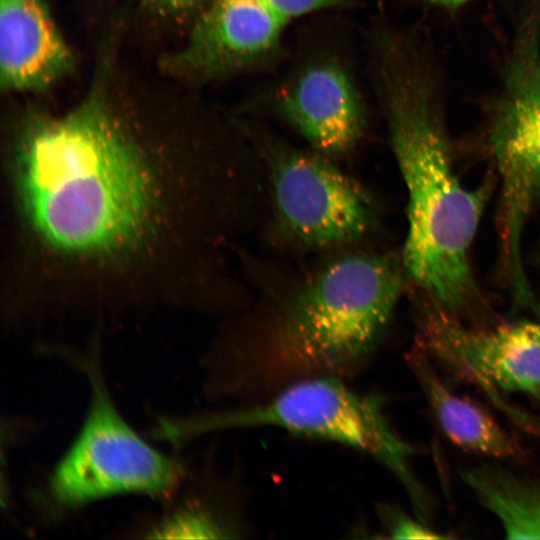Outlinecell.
<instances>
[{
	"instance_id": "6da1fadb",
	"label": "cell",
	"mask_w": 540,
	"mask_h": 540,
	"mask_svg": "<svg viewBox=\"0 0 540 540\" xmlns=\"http://www.w3.org/2000/svg\"><path fill=\"white\" fill-rule=\"evenodd\" d=\"M112 72L104 55L78 103L27 108L14 124L6 180L15 249L54 293L178 300L201 244L200 165L184 141L124 106Z\"/></svg>"
},
{
	"instance_id": "7a4b0ae2",
	"label": "cell",
	"mask_w": 540,
	"mask_h": 540,
	"mask_svg": "<svg viewBox=\"0 0 540 540\" xmlns=\"http://www.w3.org/2000/svg\"><path fill=\"white\" fill-rule=\"evenodd\" d=\"M377 84L408 196L403 263L432 303L457 315L478 296L469 252L492 191L466 188L454 170L438 71L407 36L382 37Z\"/></svg>"
},
{
	"instance_id": "3957f363",
	"label": "cell",
	"mask_w": 540,
	"mask_h": 540,
	"mask_svg": "<svg viewBox=\"0 0 540 540\" xmlns=\"http://www.w3.org/2000/svg\"><path fill=\"white\" fill-rule=\"evenodd\" d=\"M401 290L399 269L383 257L351 255L330 263L263 340L218 357L223 388L267 397L302 378L351 376L378 346Z\"/></svg>"
},
{
	"instance_id": "277c9868",
	"label": "cell",
	"mask_w": 540,
	"mask_h": 540,
	"mask_svg": "<svg viewBox=\"0 0 540 540\" xmlns=\"http://www.w3.org/2000/svg\"><path fill=\"white\" fill-rule=\"evenodd\" d=\"M382 404L378 397L353 391L342 378L313 376L290 382L254 404L188 420L185 433L272 427L348 446L384 466L416 513L424 515L429 500L411 465L416 449L392 428Z\"/></svg>"
},
{
	"instance_id": "5b68a950",
	"label": "cell",
	"mask_w": 540,
	"mask_h": 540,
	"mask_svg": "<svg viewBox=\"0 0 540 540\" xmlns=\"http://www.w3.org/2000/svg\"><path fill=\"white\" fill-rule=\"evenodd\" d=\"M90 401L81 428L48 479V495L74 509L125 494L164 497L179 484V464L149 445L127 423L92 361H84Z\"/></svg>"
},
{
	"instance_id": "8992f818",
	"label": "cell",
	"mask_w": 540,
	"mask_h": 540,
	"mask_svg": "<svg viewBox=\"0 0 540 540\" xmlns=\"http://www.w3.org/2000/svg\"><path fill=\"white\" fill-rule=\"evenodd\" d=\"M418 339L433 360L487 393H520L540 403V317L478 328L432 303Z\"/></svg>"
},
{
	"instance_id": "52a82bcc",
	"label": "cell",
	"mask_w": 540,
	"mask_h": 540,
	"mask_svg": "<svg viewBox=\"0 0 540 540\" xmlns=\"http://www.w3.org/2000/svg\"><path fill=\"white\" fill-rule=\"evenodd\" d=\"M269 162L279 219L296 239L329 247L368 232L375 214L371 200L328 162L287 148L276 150Z\"/></svg>"
},
{
	"instance_id": "ba28073f",
	"label": "cell",
	"mask_w": 540,
	"mask_h": 540,
	"mask_svg": "<svg viewBox=\"0 0 540 540\" xmlns=\"http://www.w3.org/2000/svg\"><path fill=\"white\" fill-rule=\"evenodd\" d=\"M288 25L265 0H210L183 46L162 60V67L195 81L239 73L269 58Z\"/></svg>"
},
{
	"instance_id": "9c48e42d",
	"label": "cell",
	"mask_w": 540,
	"mask_h": 540,
	"mask_svg": "<svg viewBox=\"0 0 540 540\" xmlns=\"http://www.w3.org/2000/svg\"><path fill=\"white\" fill-rule=\"evenodd\" d=\"M276 106L313 148L327 155L349 151L365 125L363 101L352 74L333 57L300 67L279 89Z\"/></svg>"
},
{
	"instance_id": "30bf717a",
	"label": "cell",
	"mask_w": 540,
	"mask_h": 540,
	"mask_svg": "<svg viewBox=\"0 0 540 540\" xmlns=\"http://www.w3.org/2000/svg\"><path fill=\"white\" fill-rule=\"evenodd\" d=\"M75 54L45 0H0V86L40 93L72 73Z\"/></svg>"
},
{
	"instance_id": "8fae6325",
	"label": "cell",
	"mask_w": 540,
	"mask_h": 540,
	"mask_svg": "<svg viewBox=\"0 0 540 540\" xmlns=\"http://www.w3.org/2000/svg\"><path fill=\"white\" fill-rule=\"evenodd\" d=\"M406 360L441 431L453 444L494 459L510 460L523 455L516 439L490 413L446 384L431 356L419 344L408 352Z\"/></svg>"
},
{
	"instance_id": "7c38bea8",
	"label": "cell",
	"mask_w": 540,
	"mask_h": 540,
	"mask_svg": "<svg viewBox=\"0 0 540 540\" xmlns=\"http://www.w3.org/2000/svg\"><path fill=\"white\" fill-rule=\"evenodd\" d=\"M462 478L506 538L540 539V479L492 463L465 469Z\"/></svg>"
},
{
	"instance_id": "4fadbf2b",
	"label": "cell",
	"mask_w": 540,
	"mask_h": 540,
	"mask_svg": "<svg viewBox=\"0 0 540 540\" xmlns=\"http://www.w3.org/2000/svg\"><path fill=\"white\" fill-rule=\"evenodd\" d=\"M381 516L384 518L389 537L393 539H444L449 537L433 530L418 517L412 518L393 508H382Z\"/></svg>"
},
{
	"instance_id": "5bb4252c",
	"label": "cell",
	"mask_w": 540,
	"mask_h": 540,
	"mask_svg": "<svg viewBox=\"0 0 540 540\" xmlns=\"http://www.w3.org/2000/svg\"><path fill=\"white\" fill-rule=\"evenodd\" d=\"M289 23L294 19L317 11L344 5L347 0H265Z\"/></svg>"
},
{
	"instance_id": "9a60e30c",
	"label": "cell",
	"mask_w": 540,
	"mask_h": 540,
	"mask_svg": "<svg viewBox=\"0 0 540 540\" xmlns=\"http://www.w3.org/2000/svg\"><path fill=\"white\" fill-rule=\"evenodd\" d=\"M142 4L164 17H178L188 14L208 0H140Z\"/></svg>"
},
{
	"instance_id": "2e32d148",
	"label": "cell",
	"mask_w": 540,
	"mask_h": 540,
	"mask_svg": "<svg viewBox=\"0 0 540 540\" xmlns=\"http://www.w3.org/2000/svg\"><path fill=\"white\" fill-rule=\"evenodd\" d=\"M424 4H428L434 7L442 8L445 10H455L471 0H417Z\"/></svg>"
}]
</instances>
